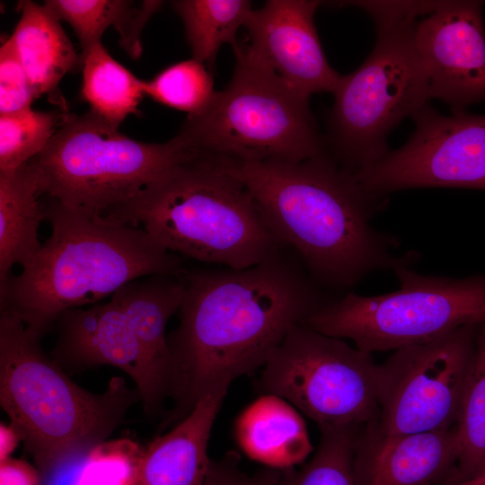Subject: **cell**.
Listing matches in <instances>:
<instances>
[{
  "label": "cell",
  "mask_w": 485,
  "mask_h": 485,
  "mask_svg": "<svg viewBox=\"0 0 485 485\" xmlns=\"http://www.w3.org/2000/svg\"><path fill=\"white\" fill-rule=\"evenodd\" d=\"M232 78L175 136L188 151L235 162H299L326 153L309 98L246 47H233Z\"/></svg>",
  "instance_id": "52a82bcc"
},
{
  "label": "cell",
  "mask_w": 485,
  "mask_h": 485,
  "mask_svg": "<svg viewBox=\"0 0 485 485\" xmlns=\"http://www.w3.org/2000/svg\"><path fill=\"white\" fill-rule=\"evenodd\" d=\"M81 94L91 111L119 129L130 114H138L144 81L115 60L101 42L82 52Z\"/></svg>",
  "instance_id": "603a6c76"
},
{
  "label": "cell",
  "mask_w": 485,
  "mask_h": 485,
  "mask_svg": "<svg viewBox=\"0 0 485 485\" xmlns=\"http://www.w3.org/2000/svg\"><path fill=\"white\" fill-rule=\"evenodd\" d=\"M19 22L12 37L36 98L55 96L63 76L82 63L60 21L43 4L18 3Z\"/></svg>",
  "instance_id": "ffe728a7"
},
{
  "label": "cell",
  "mask_w": 485,
  "mask_h": 485,
  "mask_svg": "<svg viewBox=\"0 0 485 485\" xmlns=\"http://www.w3.org/2000/svg\"><path fill=\"white\" fill-rule=\"evenodd\" d=\"M42 207L50 236L0 287L1 310L41 336L66 310L95 304L137 278L186 269L182 257L140 227L101 222L52 198Z\"/></svg>",
  "instance_id": "3957f363"
},
{
  "label": "cell",
  "mask_w": 485,
  "mask_h": 485,
  "mask_svg": "<svg viewBox=\"0 0 485 485\" xmlns=\"http://www.w3.org/2000/svg\"><path fill=\"white\" fill-rule=\"evenodd\" d=\"M348 3L371 15L377 38L363 64L340 75L324 140L329 154L356 174L387 154L388 135L403 119L428 104V79L414 48L413 29L435 1Z\"/></svg>",
  "instance_id": "8992f818"
},
{
  "label": "cell",
  "mask_w": 485,
  "mask_h": 485,
  "mask_svg": "<svg viewBox=\"0 0 485 485\" xmlns=\"http://www.w3.org/2000/svg\"><path fill=\"white\" fill-rule=\"evenodd\" d=\"M399 289L364 296L349 292L324 302L304 325L351 340L372 353L425 343L461 327L485 322V275L455 278L397 267Z\"/></svg>",
  "instance_id": "9c48e42d"
},
{
  "label": "cell",
  "mask_w": 485,
  "mask_h": 485,
  "mask_svg": "<svg viewBox=\"0 0 485 485\" xmlns=\"http://www.w3.org/2000/svg\"><path fill=\"white\" fill-rule=\"evenodd\" d=\"M54 326L57 337L51 357L65 372L102 365L121 369L135 382L146 415L156 413L169 397L166 383L127 313L112 298L103 304L66 310Z\"/></svg>",
  "instance_id": "4fadbf2b"
},
{
  "label": "cell",
  "mask_w": 485,
  "mask_h": 485,
  "mask_svg": "<svg viewBox=\"0 0 485 485\" xmlns=\"http://www.w3.org/2000/svg\"><path fill=\"white\" fill-rule=\"evenodd\" d=\"M455 427L377 438L363 430L355 461L357 485H443L454 474Z\"/></svg>",
  "instance_id": "2e32d148"
},
{
  "label": "cell",
  "mask_w": 485,
  "mask_h": 485,
  "mask_svg": "<svg viewBox=\"0 0 485 485\" xmlns=\"http://www.w3.org/2000/svg\"><path fill=\"white\" fill-rule=\"evenodd\" d=\"M443 485H485V473L460 481L446 483Z\"/></svg>",
  "instance_id": "d6a6232c"
},
{
  "label": "cell",
  "mask_w": 485,
  "mask_h": 485,
  "mask_svg": "<svg viewBox=\"0 0 485 485\" xmlns=\"http://www.w3.org/2000/svg\"><path fill=\"white\" fill-rule=\"evenodd\" d=\"M196 156L175 137L164 143L138 141L90 110L65 113L61 128L30 163L42 194L98 218Z\"/></svg>",
  "instance_id": "ba28073f"
},
{
  "label": "cell",
  "mask_w": 485,
  "mask_h": 485,
  "mask_svg": "<svg viewBox=\"0 0 485 485\" xmlns=\"http://www.w3.org/2000/svg\"><path fill=\"white\" fill-rule=\"evenodd\" d=\"M284 251L242 269L184 270L179 324L168 335L174 408L166 424H177L206 396L227 392L234 380L263 367L325 302L321 287Z\"/></svg>",
  "instance_id": "6da1fadb"
},
{
  "label": "cell",
  "mask_w": 485,
  "mask_h": 485,
  "mask_svg": "<svg viewBox=\"0 0 485 485\" xmlns=\"http://www.w3.org/2000/svg\"><path fill=\"white\" fill-rule=\"evenodd\" d=\"M480 325L394 350L380 365L378 416L366 432L384 438L454 427Z\"/></svg>",
  "instance_id": "8fae6325"
},
{
  "label": "cell",
  "mask_w": 485,
  "mask_h": 485,
  "mask_svg": "<svg viewBox=\"0 0 485 485\" xmlns=\"http://www.w3.org/2000/svg\"><path fill=\"white\" fill-rule=\"evenodd\" d=\"M415 130L400 148L355 176L377 197L417 188L485 190V115L443 116L428 104L412 116Z\"/></svg>",
  "instance_id": "7c38bea8"
},
{
  "label": "cell",
  "mask_w": 485,
  "mask_h": 485,
  "mask_svg": "<svg viewBox=\"0 0 485 485\" xmlns=\"http://www.w3.org/2000/svg\"><path fill=\"white\" fill-rule=\"evenodd\" d=\"M225 395L206 396L172 429L143 447L129 485H202L212 461L208 440Z\"/></svg>",
  "instance_id": "e0dca14e"
},
{
  "label": "cell",
  "mask_w": 485,
  "mask_h": 485,
  "mask_svg": "<svg viewBox=\"0 0 485 485\" xmlns=\"http://www.w3.org/2000/svg\"><path fill=\"white\" fill-rule=\"evenodd\" d=\"M97 219L140 227L181 257L234 269L254 266L287 249L246 186L208 156L181 163Z\"/></svg>",
  "instance_id": "5b68a950"
},
{
  "label": "cell",
  "mask_w": 485,
  "mask_h": 485,
  "mask_svg": "<svg viewBox=\"0 0 485 485\" xmlns=\"http://www.w3.org/2000/svg\"><path fill=\"white\" fill-rule=\"evenodd\" d=\"M184 290L182 274H154L127 283L110 296L127 313L169 392L172 358L166 326L178 313Z\"/></svg>",
  "instance_id": "d6986e66"
},
{
  "label": "cell",
  "mask_w": 485,
  "mask_h": 485,
  "mask_svg": "<svg viewBox=\"0 0 485 485\" xmlns=\"http://www.w3.org/2000/svg\"><path fill=\"white\" fill-rule=\"evenodd\" d=\"M40 470L29 462L9 457L0 461V485H43Z\"/></svg>",
  "instance_id": "4dcf8cb0"
},
{
  "label": "cell",
  "mask_w": 485,
  "mask_h": 485,
  "mask_svg": "<svg viewBox=\"0 0 485 485\" xmlns=\"http://www.w3.org/2000/svg\"><path fill=\"white\" fill-rule=\"evenodd\" d=\"M217 159L320 287L347 289L375 270L393 271L416 259L394 255L399 241L371 225L387 197L366 192L328 152L299 162Z\"/></svg>",
  "instance_id": "7a4b0ae2"
},
{
  "label": "cell",
  "mask_w": 485,
  "mask_h": 485,
  "mask_svg": "<svg viewBox=\"0 0 485 485\" xmlns=\"http://www.w3.org/2000/svg\"><path fill=\"white\" fill-rule=\"evenodd\" d=\"M20 442H22L19 431L12 424H0V461L12 457Z\"/></svg>",
  "instance_id": "1f68e13d"
},
{
  "label": "cell",
  "mask_w": 485,
  "mask_h": 485,
  "mask_svg": "<svg viewBox=\"0 0 485 485\" xmlns=\"http://www.w3.org/2000/svg\"><path fill=\"white\" fill-rule=\"evenodd\" d=\"M144 93L163 105L191 116L209 103L216 91L211 71L191 58L172 64L144 81Z\"/></svg>",
  "instance_id": "4316f807"
},
{
  "label": "cell",
  "mask_w": 485,
  "mask_h": 485,
  "mask_svg": "<svg viewBox=\"0 0 485 485\" xmlns=\"http://www.w3.org/2000/svg\"><path fill=\"white\" fill-rule=\"evenodd\" d=\"M172 5L183 22L192 58L210 71L220 48L237 44V32L253 10L248 0H178Z\"/></svg>",
  "instance_id": "cb8c5ba5"
},
{
  "label": "cell",
  "mask_w": 485,
  "mask_h": 485,
  "mask_svg": "<svg viewBox=\"0 0 485 485\" xmlns=\"http://www.w3.org/2000/svg\"><path fill=\"white\" fill-rule=\"evenodd\" d=\"M322 2L268 0L244 27L248 49L290 87L309 98L335 90L340 75L328 63L314 24Z\"/></svg>",
  "instance_id": "9a60e30c"
},
{
  "label": "cell",
  "mask_w": 485,
  "mask_h": 485,
  "mask_svg": "<svg viewBox=\"0 0 485 485\" xmlns=\"http://www.w3.org/2000/svg\"><path fill=\"white\" fill-rule=\"evenodd\" d=\"M454 427L458 456L449 483L485 473V322L478 329L475 351Z\"/></svg>",
  "instance_id": "d4e9b609"
},
{
  "label": "cell",
  "mask_w": 485,
  "mask_h": 485,
  "mask_svg": "<svg viewBox=\"0 0 485 485\" xmlns=\"http://www.w3.org/2000/svg\"><path fill=\"white\" fill-rule=\"evenodd\" d=\"M40 181L28 162L0 173V287L16 264L25 265L40 249L39 228L44 220Z\"/></svg>",
  "instance_id": "44dd1931"
},
{
  "label": "cell",
  "mask_w": 485,
  "mask_h": 485,
  "mask_svg": "<svg viewBox=\"0 0 485 485\" xmlns=\"http://www.w3.org/2000/svg\"><path fill=\"white\" fill-rule=\"evenodd\" d=\"M44 5L73 28L82 52L100 43L102 33L114 27L119 43L132 58L142 52L141 31L148 19L163 5L161 1L48 0Z\"/></svg>",
  "instance_id": "7402d4cb"
},
{
  "label": "cell",
  "mask_w": 485,
  "mask_h": 485,
  "mask_svg": "<svg viewBox=\"0 0 485 485\" xmlns=\"http://www.w3.org/2000/svg\"><path fill=\"white\" fill-rule=\"evenodd\" d=\"M60 115L31 108L0 114V173L12 172L40 154L56 133Z\"/></svg>",
  "instance_id": "83f0119b"
},
{
  "label": "cell",
  "mask_w": 485,
  "mask_h": 485,
  "mask_svg": "<svg viewBox=\"0 0 485 485\" xmlns=\"http://www.w3.org/2000/svg\"><path fill=\"white\" fill-rule=\"evenodd\" d=\"M481 1H436L413 29L430 99L465 111L485 101V31Z\"/></svg>",
  "instance_id": "5bb4252c"
},
{
  "label": "cell",
  "mask_w": 485,
  "mask_h": 485,
  "mask_svg": "<svg viewBox=\"0 0 485 485\" xmlns=\"http://www.w3.org/2000/svg\"><path fill=\"white\" fill-rule=\"evenodd\" d=\"M241 450L270 469L302 463L313 446L305 422L287 400L263 393L238 416L234 426Z\"/></svg>",
  "instance_id": "ac0fdd59"
},
{
  "label": "cell",
  "mask_w": 485,
  "mask_h": 485,
  "mask_svg": "<svg viewBox=\"0 0 485 485\" xmlns=\"http://www.w3.org/2000/svg\"><path fill=\"white\" fill-rule=\"evenodd\" d=\"M259 387L320 428H366L378 416L380 365L371 353L302 324L270 355Z\"/></svg>",
  "instance_id": "30bf717a"
},
{
  "label": "cell",
  "mask_w": 485,
  "mask_h": 485,
  "mask_svg": "<svg viewBox=\"0 0 485 485\" xmlns=\"http://www.w3.org/2000/svg\"><path fill=\"white\" fill-rule=\"evenodd\" d=\"M42 337L1 310L0 405L45 482L80 465L106 442L140 395L119 376L101 393L82 388L47 356Z\"/></svg>",
  "instance_id": "277c9868"
},
{
  "label": "cell",
  "mask_w": 485,
  "mask_h": 485,
  "mask_svg": "<svg viewBox=\"0 0 485 485\" xmlns=\"http://www.w3.org/2000/svg\"><path fill=\"white\" fill-rule=\"evenodd\" d=\"M36 98L12 35L0 48V114L31 108Z\"/></svg>",
  "instance_id": "f1b7e54d"
},
{
  "label": "cell",
  "mask_w": 485,
  "mask_h": 485,
  "mask_svg": "<svg viewBox=\"0 0 485 485\" xmlns=\"http://www.w3.org/2000/svg\"><path fill=\"white\" fill-rule=\"evenodd\" d=\"M357 427H322L319 445L302 467L277 470L271 485H357Z\"/></svg>",
  "instance_id": "484cf974"
},
{
  "label": "cell",
  "mask_w": 485,
  "mask_h": 485,
  "mask_svg": "<svg viewBox=\"0 0 485 485\" xmlns=\"http://www.w3.org/2000/svg\"><path fill=\"white\" fill-rule=\"evenodd\" d=\"M238 456L228 454L218 461H211L202 485H271L276 469L250 475L238 466Z\"/></svg>",
  "instance_id": "f546056e"
}]
</instances>
